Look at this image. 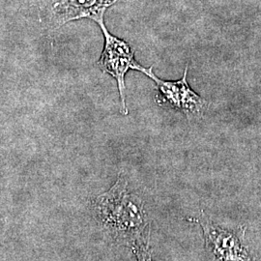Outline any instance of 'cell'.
<instances>
[{
	"label": "cell",
	"instance_id": "1",
	"mask_svg": "<svg viewBox=\"0 0 261 261\" xmlns=\"http://www.w3.org/2000/svg\"><path fill=\"white\" fill-rule=\"evenodd\" d=\"M94 209L103 225L112 232L132 239V243L143 239L147 226L143 204L129 190L123 175L108 192L96 197Z\"/></svg>",
	"mask_w": 261,
	"mask_h": 261
},
{
	"label": "cell",
	"instance_id": "2",
	"mask_svg": "<svg viewBox=\"0 0 261 261\" xmlns=\"http://www.w3.org/2000/svg\"><path fill=\"white\" fill-rule=\"evenodd\" d=\"M122 1L126 0H39V16L50 30L83 19L100 24L105 22L106 11Z\"/></svg>",
	"mask_w": 261,
	"mask_h": 261
},
{
	"label": "cell",
	"instance_id": "3",
	"mask_svg": "<svg viewBox=\"0 0 261 261\" xmlns=\"http://www.w3.org/2000/svg\"><path fill=\"white\" fill-rule=\"evenodd\" d=\"M143 73L156 84L155 102L159 107L182 112L189 119L201 117L208 109L205 99L196 94L187 82L188 65L184 75L178 81L161 80L153 72V67L142 68Z\"/></svg>",
	"mask_w": 261,
	"mask_h": 261
},
{
	"label": "cell",
	"instance_id": "4",
	"mask_svg": "<svg viewBox=\"0 0 261 261\" xmlns=\"http://www.w3.org/2000/svg\"><path fill=\"white\" fill-rule=\"evenodd\" d=\"M98 25L102 29L105 44L102 55L97 62V65L103 73L112 75L116 81L121 101L122 114L128 115L129 110L126 103L125 75L130 70L141 72L143 66L137 62L135 58V51L129 43L121 38L112 35L108 30L105 22H101Z\"/></svg>",
	"mask_w": 261,
	"mask_h": 261
},
{
	"label": "cell",
	"instance_id": "5",
	"mask_svg": "<svg viewBox=\"0 0 261 261\" xmlns=\"http://www.w3.org/2000/svg\"><path fill=\"white\" fill-rule=\"evenodd\" d=\"M190 221L198 223L202 228L208 252L215 261H252L245 244V228L228 230L211 222L204 214Z\"/></svg>",
	"mask_w": 261,
	"mask_h": 261
},
{
	"label": "cell",
	"instance_id": "6",
	"mask_svg": "<svg viewBox=\"0 0 261 261\" xmlns=\"http://www.w3.org/2000/svg\"><path fill=\"white\" fill-rule=\"evenodd\" d=\"M133 251L135 252L138 261H153L152 255L150 253L148 240L144 241V239H142L133 243Z\"/></svg>",
	"mask_w": 261,
	"mask_h": 261
}]
</instances>
